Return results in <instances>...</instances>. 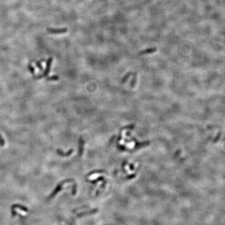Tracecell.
I'll list each match as a JSON object with an SVG mask.
<instances>
[{"instance_id": "6da1fadb", "label": "cell", "mask_w": 225, "mask_h": 225, "mask_svg": "<svg viewBox=\"0 0 225 225\" xmlns=\"http://www.w3.org/2000/svg\"><path fill=\"white\" fill-rule=\"evenodd\" d=\"M52 61H53V57H49V58H48L46 60V67H45V71H44L43 73L42 74L39 75H38V76H34L33 78L35 79H40L41 78H43L44 77H47L50 72Z\"/></svg>"}, {"instance_id": "7a4b0ae2", "label": "cell", "mask_w": 225, "mask_h": 225, "mask_svg": "<svg viewBox=\"0 0 225 225\" xmlns=\"http://www.w3.org/2000/svg\"><path fill=\"white\" fill-rule=\"evenodd\" d=\"M67 28H47V31L51 34H61L67 32Z\"/></svg>"}, {"instance_id": "3957f363", "label": "cell", "mask_w": 225, "mask_h": 225, "mask_svg": "<svg viewBox=\"0 0 225 225\" xmlns=\"http://www.w3.org/2000/svg\"><path fill=\"white\" fill-rule=\"evenodd\" d=\"M60 77L57 75H53L52 76L47 77L46 78L47 81H57L59 80Z\"/></svg>"}, {"instance_id": "277c9868", "label": "cell", "mask_w": 225, "mask_h": 225, "mask_svg": "<svg viewBox=\"0 0 225 225\" xmlns=\"http://www.w3.org/2000/svg\"><path fill=\"white\" fill-rule=\"evenodd\" d=\"M28 68L31 74L32 75H34L35 74V68L33 67V66L32 65H31L30 64H29L28 65Z\"/></svg>"}, {"instance_id": "5b68a950", "label": "cell", "mask_w": 225, "mask_h": 225, "mask_svg": "<svg viewBox=\"0 0 225 225\" xmlns=\"http://www.w3.org/2000/svg\"><path fill=\"white\" fill-rule=\"evenodd\" d=\"M36 65L37 66V67H38V68L40 70V71H42V70H43V66H42V65L41 64V62L40 61H38L36 62Z\"/></svg>"}, {"instance_id": "8992f818", "label": "cell", "mask_w": 225, "mask_h": 225, "mask_svg": "<svg viewBox=\"0 0 225 225\" xmlns=\"http://www.w3.org/2000/svg\"><path fill=\"white\" fill-rule=\"evenodd\" d=\"M4 144H5V141H4L1 135H0V145L1 147H3Z\"/></svg>"}]
</instances>
